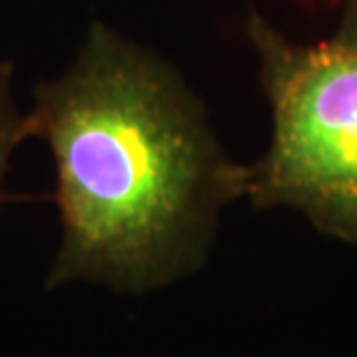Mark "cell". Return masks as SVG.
<instances>
[{
    "label": "cell",
    "instance_id": "cell-1",
    "mask_svg": "<svg viewBox=\"0 0 357 357\" xmlns=\"http://www.w3.org/2000/svg\"><path fill=\"white\" fill-rule=\"evenodd\" d=\"M24 126L56 165L63 239L47 288L149 292L188 276L220 206L248 188V167L227 158L176 70L102 21L68 73L35 89Z\"/></svg>",
    "mask_w": 357,
    "mask_h": 357
},
{
    "label": "cell",
    "instance_id": "cell-3",
    "mask_svg": "<svg viewBox=\"0 0 357 357\" xmlns=\"http://www.w3.org/2000/svg\"><path fill=\"white\" fill-rule=\"evenodd\" d=\"M26 137L24 114L14 109L12 102V63L0 61V202H3V178L10 153Z\"/></svg>",
    "mask_w": 357,
    "mask_h": 357
},
{
    "label": "cell",
    "instance_id": "cell-2",
    "mask_svg": "<svg viewBox=\"0 0 357 357\" xmlns=\"http://www.w3.org/2000/svg\"><path fill=\"white\" fill-rule=\"evenodd\" d=\"M248 40L260 61L274 132L248 167L258 209L292 206L320 232L357 241V0L330 38L295 45L258 14Z\"/></svg>",
    "mask_w": 357,
    "mask_h": 357
}]
</instances>
